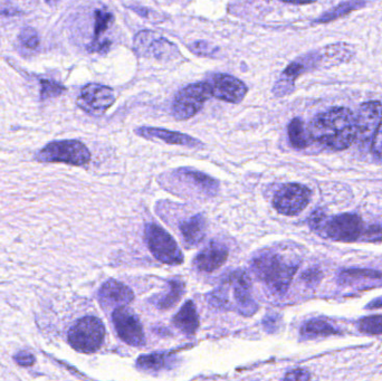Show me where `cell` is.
I'll list each match as a JSON object with an SVG mask.
<instances>
[{"label": "cell", "mask_w": 382, "mask_h": 381, "mask_svg": "<svg viewBox=\"0 0 382 381\" xmlns=\"http://www.w3.org/2000/svg\"><path fill=\"white\" fill-rule=\"evenodd\" d=\"M311 137L332 150L349 148L357 139V122L348 107H332L313 119L310 128Z\"/></svg>", "instance_id": "6da1fadb"}, {"label": "cell", "mask_w": 382, "mask_h": 381, "mask_svg": "<svg viewBox=\"0 0 382 381\" xmlns=\"http://www.w3.org/2000/svg\"><path fill=\"white\" fill-rule=\"evenodd\" d=\"M300 263L298 256L276 248L261 250L251 262L258 280L274 294L287 291Z\"/></svg>", "instance_id": "7a4b0ae2"}, {"label": "cell", "mask_w": 382, "mask_h": 381, "mask_svg": "<svg viewBox=\"0 0 382 381\" xmlns=\"http://www.w3.org/2000/svg\"><path fill=\"white\" fill-rule=\"evenodd\" d=\"M353 55V52H351L349 45L334 44L325 47L323 50L309 53L296 58L287 66L284 72L282 73L279 81L276 82L273 88L274 95L283 98L292 93L296 79L306 72L313 71L322 65L323 62H327L328 64L332 62L336 65L338 63L348 62Z\"/></svg>", "instance_id": "3957f363"}, {"label": "cell", "mask_w": 382, "mask_h": 381, "mask_svg": "<svg viewBox=\"0 0 382 381\" xmlns=\"http://www.w3.org/2000/svg\"><path fill=\"white\" fill-rule=\"evenodd\" d=\"M209 301L215 307L237 311L246 316H253L258 309L251 296V279L242 269L230 273L219 288L211 294Z\"/></svg>", "instance_id": "277c9868"}, {"label": "cell", "mask_w": 382, "mask_h": 381, "mask_svg": "<svg viewBox=\"0 0 382 381\" xmlns=\"http://www.w3.org/2000/svg\"><path fill=\"white\" fill-rule=\"evenodd\" d=\"M309 224L314 232L344 243L357 241L366 235V232L370 233L372 229H366L364 222L358 215L341 214L328 218L320 210L310 217Z\"/></svg>", "instance_id": "5b68a950"}, {"label": "cell", "mask_w": 382, "mask_h": 381, "mask_svg": "<svg viewBox=\"0 0 382 381\" xmlns=\"http://www.w3.org/2000/svg\"><path fill=\"white\" fill-rule=\"evenodd\" d=\"M105 328L96 316H85L75 322L69 331L72 348L82 354H93L103 345Z\"/></svg>", "instance_id": "8992f818"}, {"label": "cell", "mask_w": 382, "mask_h": 381, "mask_svg": "<svg viewBox=\"0 0 382 381\" xmlns=\"http://www.w3.org/2000/svg\"><path fill=\"white\" fill-rule=\"evenodd\" d=\"M39 162H63L72 166L88 165L91 154L84 143L77 140L54 141L36 154Z\"/></svg>", "instance_id": "52a82bcc"}, {"label": "cell", "mask_w": 382, "mask_h": 381, "mask_svg": "<svg viewBox=\"0 0 382 381\" xmlns=\"http://www.w3.org/2000/svg\"><path fill=\"white\" fill-rule=\"evenodd\" d=\"M145 241L152 255L168 265H180L183 254L175 239L157 224H147L145 231Z\"/></svg>", "instance_id": "ba28073f"}, {"label": "cell", "mask_w": 382, "mask_h": 381, "mask_svg": "<svg viewBox=\"0 0 382 381\" xmlns=\"http://www.w3.org/2000/svg\"><path fill=\"white\" fill-rule=\"evenodd\" d=\"M211 96V86L207 81L190 84L176 95L172 105V116L177 120L194 118Z\"/></svg>", "instance_id": "9c48e42d"}, {"label": "cell", "mask_w": 382, "mask_h": 381, "mask_svg": "<svg viewBox=\"0 0 382 381\" xmlns=\"http://www.w3.org/2000/svg\"><path fill=\"white\" fill-rule=\"evenodd\" d=\"M134 50L140 56L159 60H175L179 56L175 44L151 30H143L136 35Z\"/></svg>", "instance_id": "30bf717a"}, {"label": "cell", "mask_w": 382, "mask_h": 381, "mask_svg": "<svg viewBox=\"0 0 382 381\" xmlns=\"http://www.w3.org/2000/svg\"><path fill=\"white\" fill-rule=\"evenodd\" d=\"M311 201V190L303 185L287 184L281 187L273 198V206L279 214L294 216L306 208Z\"/></svg>", "instance_id": "8fae6325"}, {"label": "cell", "mask_w": 382, "mask_h": 381, "mask_svg": "<svg viewBox=\"0 0 382 381\" xmlns=\"http://www.w3.org/2000/svg\"><path fill=\"white\" fill-rule=\"evenodd\" d=\"M115 96L109 86L98 83L86 84L81 91L77 105L92 116H102L114 105Z\"/></svg>", "instance_id": "7c38bea8"}, {"label": "cell", "mask_w": 382, "mask_h": 381, "mask_svg": "<svg viewBox=\"0 0 382 381\" xmlns=\"http://www.w3.org/2000/svg\"><path fill=\"white\" fill-rule=\"evenodd\" d=\"M112 321L119 337L130 346L139 347L145 343V332L137 314L124 307H117L112 313Z\"/></svg>", "instance_id": "4fadbf2b"}, {"label": "cell", "mask_w": 382, "mask_h": 381, "mask_svg": "<svg viewBox=\"0 0 382 381\" xmlns=\"http://www.w3.org/2000/svg\"><path fill=\"white\" fill-rule=\"evenodd\" d=\"M211 95L220 101L239 103L247 94V86L237 77L227 74H215L207 81Z\"/></svg>", "instance_id": "5bb4252c"}, {"label": "cell", "mask_w": 382, "mask_h": 381, "mask_svg": "<svg viewBox=\"0 0 382 381\" xmlns=\"http://www.w3.org/2000/svg\"><path fill=\"white\" fill-rule=\"evenodd\" d=\"M357 138L363 143L372 140L374 133L382 123V103L369 101L363 103L355 116Z\"/></svg>", "instance_id": "9a60e30c"}, {"label": "cell", "mask_w": 382, "mask_h": 381, "mask_svg": "<svg viewBox=\"0 0 382 381\" xmlns=\"http://www.w3.org/2000/svg\"><path fill=\"white\" fill-rule=\"evenodd\" d=\"M133 298L131 288L115 280H109L104 283L98 292V301L104 309L124 307L131 303Z\"/></svg>", "instance_id": "2e32d148"}, {"label": "cell", "mask_w": 382, "mask_h": 381, "mask_svg": "<svg viewBox=\"0 0 382 381\" xmlns=\"http://www.w3.org/2000/svg\"><path fill=\"white\" fill-rule=\"evenodd\" d=\"M136 133L140 137L145 138L149 140H162L169 145H177V146L188 147V148H200L202 142L197 140L196 138L185 135L181 132L169 131V130L160 129V128H139L136 130Z\"/></svg>", "instance_id": "e0dca14e"}, {"label": "cell", "mask_w": 382, "mask_h": 381, "mask_svg": "<svg viewBox=\"0 0 382 381\" xmlns=\"http://www.w3.org/2000/svg\"><path fill=\"white\" fill-rule=\"evenodd\" d=\"M228 248L220 243L213 241L195 258L194 265L198 271L213 272L226 263Z\"/></svg>", "instance_id": "ac0fdd59"}, {"label": "cell", "mask_w": 382, "mask_h": 381, "mask_svg": "<svg viewBox=\"0 0 382 381\" xmlns=\"http://www.w3.org/2000/svg\"><path fill=\"white\" fill-rule=\"evenodd\" d=\"M175 173L181 182L192 187V189L197 190L200 195L211 197L218 192V182L205 173L188 168L178 169Z\"/></svg>", "instance_id": "d6986e66"}, {"label": "cell", "mask_w": 382, "mask_h": 381, "mask_svg": "<svg viewBox=\"0 0 382 381\" xmlns=\"http://www.w3.org/2000/svg\"><path fill=\"white\" fill-rule=\"evenodd\" d=\"M172 323L186 335H194L199 328V319L194 302L187 301L176 314Z\"/></svg>", "instance_id": "ffe728a7"}, {"label": "cell", "mask_w": 382, "mask_h": 381, "mask_svg": "<svg viewBox=\"0 0 382 381\" xmlns=\"http://www.w3.org/2000/svg\"><path fill=\"white\" fill-rule=\"evenodd\" d=\"M206 220L202 215H196L180 225L181 234L188 246H196L204 239L206 234Z\"/></svg>", "instance_id": "44dd1931"}, {"label": "cell", "mask_w": 382, "mask_h": 381, "mask_svg": "<svg viewBox=\"0 0 382 381\" xmlns=\"http://www.w3.org/2000/svg\"><path fill=\"white\" fill-rule=\"evenodd\" d=\"M366 6V0H348V1H344V3L336 6L334 8L330 9L324 14L321 15L319 18L314 20L313 25H321V24L334 22V20H340L342 17L348 16L353 11L364 8Z\"/></svg>", "instance_id": "7402d4cb"}, {"label": "cell", "mask_w": 382, "mask_h": 381, "mask_svg": "<svg viewBox=\"0 0 382 381\" xmlns=\"http://www.w3.org/2000/svg\"><path fill=\"white\" fill-rule=\"evenodd\" d=\"M338 280L342 284H348L353 286L359 282H364V281H378L382 280V273L372 269H351L342 271L338 275Z\"/></svg>", "instance_id": "603a6c76"}, {"label": "cell", "mask_w": 382, "mask_h": 381, "mask_svg": "<svg viewBox=\"0 0 382 381\" xmlns=\"http://www.w3.org/2000/svg\"><path fill=\"white\" fill-rule=\"evenodd\" d=\"M338 331L334 326L320 319L310 320L302 326V335L304 337H328V335H338Z\"/></svg>", "instance_id": "cb8c5ba5"}, {"label": "cell", "mask_w": 382, "mask_h": 381, "mask_svg": "<svg viewBox=\"0 0 382 381\" xmlns=\"http://www.w3.org/2000/svg\"><path fill=\"white\" fill-rule=\"evenodd\" d=\"M287 132H289V142L294 148L305 149L309 146V135L306 133L303 121L301 119H293L289 122Z\"/></svg>", "instance_id": "d4e9b609"}, {"label": "cell", "mask_w": 382, "mask_h": 381, "mask_svg": "<svg viewBox=\"0 0 382 381\" xmlns=\"http://www.w3.org/2000/svg\"><path fill=\"white\" fill-rule=\"evenodd\" d=\"M170 290L169 293L164 294L162 298L158 300L157 305L162 310H169L172 307H175L177 305L179 300L181 299V296L183 294V290H185V286L183 283L179 280H172L169 282Z\"/></svg>", "instance_id": "484cf974"}, {"label": "cell", "mask_w": 382, "mask_h": 381, "mask_svg": "<svg viewBox=\"0 0 382 381\" xmlns=\"http://www.w3.org/2000/svg\"><path fill=\"white\" fill-rule=\"evenodd\" d=\"M168 363H169V354L164 352L140 356L137 360V367L143 370H160L167 367Z\"/></svg>", "instance_id": "4316f807"}, {"label": "cell", "mask_w": 382, "mask_h": 381, "mask_svg": "<svg viewBox=\"0 0 382 381\" xmlns=\"http://www.w3.org/2000/svg\"><path fill=\"white\" fill-rule=\"evenodd\" d=\"M96 22H94V39L92 41H100L102 34L105 33L109 29L110 25L113 22L112 13H110L107 9H98L94 13Z\"/></svg>", "instance_id": "83f0119b"}, {"label": "cell", "mask_w": 382, "mask_h": 381, "mask_svg": "<svg viewBox=\"0 0 382 381\" xmlns=\"http://www.w3.org/2000/svg\"><path fill=\"white\" fill-rule=\"evenodd\" d=\"M359 330L366 335H382V316H366L361 319L359 322Z\"/></svg>", "instance_id": "f1b7e54d"}, {"label": "cell", "mask_w": 382, "mask_h": 381, "mask_svg": "<svg viewBox=\"0 0 382 381\" xmlns=\"http://www.w3.org/2000/svg\"><path fill=\"white\" fill-rule=\"evenodd\" d=\"M66 88L60 83L55 81L41 80V100L52 99L58 98L65 93Z\"/></svg>", "instance_id": "f546056e"}, {"label": "cell", "mask_w": 382, "mask_h": 381, "mask_svg": "<svg viewBox=\"0 0 382 381\" xmlns=\"http://www.w3.org/2000/svg\"><path fill=\"white\" fill-rule=\"evenodd\" d=\"M20 41L26 48L35 50L39 45V36L34 28L25 27L20 32Z\"/></svg>", "instance_id": "4dcf8cb0"}, {"label": "cell", "mask_w": 382, "mask_h": 381, "mask_svg": "<svg viewBox=\"0 0 382 381\" xmlns=\"http://www.w3.org/2000/svg\"><path fill=\"white\" fill-rule=\"evenodd\" d=\"M190 51L199 56H213L218 52V48L209 44L208 41H198L190 45Z\"/></svg>", "instance_id": "1f68e13d"}, {"label": "cell", "mask_w": 382, "mask_h": 381, "mask_svg": "<svg viewBox=\"0 0 382 381\" xmlns=\"http://www.w3.org/2000/svg\"><path fill=\"white\" fill-rule=\"evenodd\" d=\"M372 154L377 156L378 159L382 160V123L372 138Z\"/></svg>", "instance_id": "d6a6232c"}, {"label": "cell", "mask_w": 382, "mask_h": 381, "mask_svg": "<svg viewBox=\"0 0 382 381\" xmlns=\"http://www.w3.org/2000/svg\"><path fill=\"white\" fill-rule=\"evenodd\" d=\"M15 361L20 366H32L35 361V356L30 352H20L15 356Z\"/></svg>", "instance_id": "836d02e7"}, {"label": "cell", "mask_w": 382, "mask_h": 381, "mask_svg": "<svg viewBox=\"0 0 382 381\" xmlns=\"http://www.w3.org/2000/svg\"><path fill=\"white\" fill-rule=\"evenodd\" d=\"M110 46H111L110 41H92L88 45V50L91 53H105L109 51Z\"/></svg>", "instance_id": "e575fe53"}, {"label": "cell", "mask_w": 382, "mask_h": 381, "mask_svg": "<svg viewBox=\"0 0 382 381\" xmlns=\"http://www.w3.org/2000/svg\"><path fill=\"white\" fill-rule=\"evenodd\" d=\"M310 378H311V375L302 369L291 371L285 376V379L287 380H309Z\"/></svg>", "instance_id": "d590c367"}, {"label": "cell", "mask_w": 382, "mask_h": 381, "mask_svg": "<svg viewBox=\"0 0 382 381\" xmlns=\"http://www.w3.org/2000/svg\"><path fill=\"white\" fill-rule=\"evenodd\" d=\"M283 3L294 4V5H308V4H313L317 0H281Z\"/></svg>", "instance_id": "8d00e7d4"}, {"label": "cell", "mask_w": 382, "mask_h": 381, "mask_svg": "<svg viewBox=\"0 0 382 381\" xmlns=\"http://www.w3.org/2000/svg\"><path fill=\"white\" fill-rule=\"evenodd\" d=\"M367 307H368V309H380V307H382V298L374 300L371 303H369V305H367Z\"/></svg>", "instance_id": "74e56055"}, {"label": "cell", "mask_w": 382, "mask_h": 381, "mask_svg": "<svg viewBox=\"0 0 382 381\" xmlns=\"http://www.w3.org/2000/svg\"><path fill=\"white\" fill-rule=\"evenodd\" d=\"M48 5H53V4H56L60 1V0H45Z\"/></svg>", "instance_id": "f35d334b"}]
</instances>
